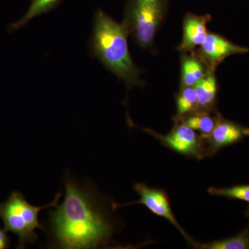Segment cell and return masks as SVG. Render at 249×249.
<instances>
[{
    "instance_id": "cell-13",
    "label": "cell",
    "mask_w": 249,
    "mask_h": 249,
    "mask_svg": "<svg viewBox=\"0 0 249 249\" xmlns=\"http://www.w3.org/2000/svg\"><path fill=\"white\" fill-rule=\"evenodd\" d=\"M62 1L63 0H31L30 6L26 14L17 22L11 24L8 28V31L14 32L21 29L34 18L47 14L58 7Z\"/></svg>"
},
{
    "instance_id": "cell-15",
    "label": "cell",
    "mask_w": 249,
    "mask_h": 249,
    "mask_svg": "<svg viewBox=\"0 0 249 249\" xmlns=\"http://www.w3.org/2000/svg\"><path fill=\"white\" fill-rule=\"evenodd\" d=\"M193 248L199 249H249V226L238 235L208 243L196 242Z\"/></svg>"
},
{
    "instance_id": "cell-4",
    "label": "cell",
    "mask_w": 249,
    "mask_h": 249,
    "mask_svg": "<svg viewBox=\"0 0 249 249\" xmlns=\"http://www.w3.org/2000/svg\"><path fill=\"white\" fill-rule=\"evenodd\" d=\"M168 0H126L124 24L142 49L151 48Z\"/></svg>"
},
{
    "instance_id": "cell-3",
    "label": "cell",
    "mask_w": 249,
    "mask_h": 249,
    "mask_svg": "<svg viewBox=\"0 0 249 249\" xmlns=\"http://www.w3.org/2000/svg\"><path fill=\"white\" fill-rule=\"evenodd\" d=\"M61 196L62 193H58L49 204L35 206L29 204L22 193L14 192L7 200L0 204V218L4 230L18 235V249H24L27 244L35 243L38 238L36 229L45 231V227L39 222V213L46 208L55 207Z\"/></svg>"
},
{
    "instance_id": "cell-18",
    "label": "cell",
    "mask_w": 249,
    "mask_h": 249,
    "mask_svg": "<svg viewBox=\"0 0 249 249\" xmlns=\"http://www.w3.org/2000/svg\"><path fill=\"white\" fill-rule=\"evenodd\" d=\"M245 214L246 217H247V218H249V206L248 209H247V211H246Z\"/></svg>"
},
{
    "instance_id": "cell-7",
    "label": "cell",
    "mask_w": 249,
    "mask_h": 249,
    "mask_svg": "<svg viewBox=\"0 0 249 249\" xmlns=\"http://www.w3.org/2000/svg\"><path fill=\"white\" fill-rule=\"evenodd\" d=\"M249 137V127L227 120L220 114L213 130L204 139L206 157H211L219 150L242 142Z\"/></svg>"
},
{
    "instance_id": "cell-2",
    "label": "cell",
    "mask_w": 249,
    "mask_h": 249,
    "mask_svg": "<svg viewBox=\"0 0 249 249\" xmlns=\"http://www.w3.org/2000/svg\"><path fill=\"white\" fill-rule=\"evenodd\" d=\"M127 28L102 10L98 9L93 19V33L89 41L91 55L98 58L109 71L124 82L129 89L144 85L141 70L129 53Z\"/></svg>"
},
{
    "instance_id": "cell-12",
    "label": "cell",
    "mask_w": 249,
    "mask_h": 249,
    "mask_svg": "<svg viewBox=\"0 0 249 249\" xmlns=\"http://www.w3.org/2000/svg\"><path fill=\"white\" fill-rule=\"evenodd\" d=\"M219 114L217 111L199 110L178 120L182 121L188 127L199 132L204 138H206L213 130Z\"/></svg>"
},
{
    "instance_id": "cell-1",
    "label": "cell",
    "mask_w": 249,
    "mask_h": 249,
    "mask_svg": "<svg viewBox=\"0 0 249 249\" xmlns=\"http://www.w3.org/2000/svg\"><path fill=\"white\" fill-rule=\"evenodd\" d=\"M65 196L49 212V245L55 249L107 248L116 232L115 221L92 186L65 178ZM45 231V232H46Z\"/></svg>"
},
{
    "instance_id": "cell-10",
    "label": "cell",
    "mask_w": 249,
    "mask_h": 249,
    "mask_svg": "<svg viewBox=\"0 0 249 249\" xmlns=\"http://www.w3.org/2000/svg\"><path fill=\"white\" fill-rule=\"evenodd\" d=\"M210 71L193 86L197 96L199 110L215 111L218 94V83L214 74Z\"/></svg>"
},
{
    "instance_id": "cell-11",
    "label": "cell",
    "mask_w": 249,
    "mask_h": 249,
    "mask_svg": "<svg viewBox=\"0 0 249 249\" xmlns=\"http://www.w3.org/2000/svg\"><path fill=\"white\" fill-rule=\"evenodd\" d=\"M206 64L194 53L182 55L181 58V86L193 87L210 71H206Z\"/></svg>"
},
{
    "instance_id": "cell-16",
    "label": "cell",
    "mask_w": 249,
    "mask_h": 249,
    "mask_svg": "<svg viewBox=\"0 0 249 249\" xmlns=\"http://www.w3.org/2000/svg\"><path fill=\"white\" fill-rule=\"evenodd\" d=\"M208 193L213 196L237 199L249 203V184L235 185L227 188L210 187Z\"/></svg>"
},
{
    "instance_id": "cell-8",
    "label": "cell",
    "mask_w": 249,
    "mask_h": 249,
    "mask_svg": "<svg viewBox=\"0 0 249 249\" xmlns=\"http://www.w3.org/2000/svg\"><path fill=\"white\" fill-rule=\"evenodd\" d=\"M249 48L235 45L230 40L216 34H209L204 43L200 46L199 56L211 71L226 58L235 54L248 53Z\"/></svg>"
},
{
    "instance_id": "cell-14",
    "label": "cell",
    "mask_w": 249,
    "mask_h": 249,
    "mask_svg": "<svg viewBox=\"0 0 249 249\" xmlns=\"http://www.w3.org/2000/svg\"><path fill=\"white\" fill-rule=\"evenodd\" d=\"M177 114L173 120L182 119L185 116L199 110L197 96L193 87H183L176 96Z\"/></svg>"
},
{
    "instance_id": "cell-6",
    "label": "cell",
    "mask_w": 249,
    "mask_h": 249,
    "mask_svg": "<svg viewBox=\"0 0 249 249\" xmlns=\"http://www.w3.org/2000/svg\"><path fill=\"white\" fill-rule=\"evenodd\" d=\"M133 188L140 196V199L134 202L124 203V204H116L113 202V211H116L119 208L124 207V206H130V205H143L152 214L164 218L170 224H173L190 245L192 247L195 245L196 241L193 240L191 236L185 231L184 229L180 226L177 220V218L174 214L171 205H170L169 196L165 190L160 188H152L143 183H135Z\"/></svg>"
},
{
    "instance_id": "cell-5",
    "label": "cell",
    "mask_w": 249,
    "mask_h": 249,
    "mask_svg": "<svg viewBox=\"0 0 249 249\" xmlns=\"http://www.w3.org/2000/svg\"><path fill=\"white\" fill-rule=\"evenodd\" d=\"M174 121L173 129L166 135L157 133L151 129L145 128L143 130L157 139L163 146L179 155L198 160L206 158L204 137L182 121Z\"/></svg>"
},
{
    "instance_id": "cell-9",
    "label": "cell",
    "mask_w": 249,
    "mask_h": 249,
    "mask_svg": "<svg viewBox=\"0 0 249 249\" xmlns=\"http://www.w3.org/2000/svg\"><path fill=\"white\" fill-rule=\"evenodd\" d=\"M211 16H196L188 14L183 19V37L178 49L183 53L193 52L196 47H200L207 37V24Z\"/></svg>"
},
{
    "instance_id": "cell-17",
    "label": "cell",
    "mask_w": 249,
    "mask_h": 249,
    "mask_svg": "<svg viewBox=\"0 0 249 249\" xmlns=\"http://www.w3.org/2000/svg\"><path fill=\"white\" fill-rule=\"evenodd\" d=\"M7 231L0 229V249H5L9 248L10 246V239L8 237Z\"/></svg>"
}]
</instances>
